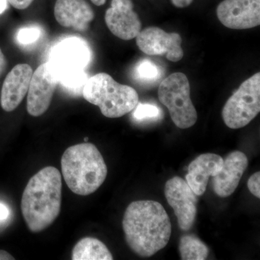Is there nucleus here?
Listing matches in <instances>:
<instances>
[{"label":"nucleus","mask_w":260,"mask_h":260,"mask_svg":"<svg viewBox=\"0 0 260 260\" xmlns=\"http://www.w3.org/2000/svg\"><path fill=\"white\" fill-rule=\"evenodd\" d=\"M122 226L128 246L142 257H150L164 249L172 234L167 211L153 200L130 203L124 214Z\"/></svg>","instance_id":"obj_1"},{"label":"nucleus","mask_w":260,"mask_h":260,"mask_svg":"<svg viewBox=\"0 0 260 260\" xmlns=\"http://www.w3.org/2000/svg\"><path fill=\"white\" fill-rule=\"evenodd\" d=\"M61 176L56 168L47 167L30 178L21 200L22 214L32 233L50 226L59 215L61 204Z\"/></svg>","instance_id":"obj_2"},{"label":"nucleus","mask_w":260,"mask_h":260,"mask_svg":"<svg viewBox=\"0 0 260 260\" xmlns=\"http://www.w3.org/2000/svg\"><path fill=\"white\" fill-rule=\"evenodd\" d=\"M61 167L70 190L82 196L95 192L106 180L108 173L102 153L89 143L67 149L61 156Z\"/></svg>","instance_id":"obj_3"},{"label":"nucleus","mask_w":260,"mask_h":260,"mask_svg":"<svg viewBox=\"0 0 260 260\" xmlns=\"http://www.w3.org/2000/svg\"><path fill=\"white\" fill-rule=\"evenodd\" d=\"M82 94L87 102L99 107L103 115L108 118L125 115L134 110L139 101L134 88L118 83L104 73L88 78Z\"/></svg>","instance_id":"obj_4"},{"label":"nucleus","mask_w":260,"mask_h":260,"mask_svg":"<svg viewBox=\"0 0 260 260\" xmlns=\"http://www.w3.org/2000/svg\"><path fill=\"white\" fill-rule=\"evenodd\" d=\"M158 99L169 109L177 127L188 129L198 120V113L191 102L190 85L185 75L175 73L162 80L158 88Z\"/></svg>","instance_id":"obj_5"},{"label":"nucleus","mask_w":260,"mask_h":260,"mask_svg":"<svg viewBox=\"0 0 260 260\" xmlns=\"http://www.w3.org/2000/svg\"><path fill=\"white\" fill-rule=\"evenodd\" d=\"M260 112V73L242 83L225 103L222 116L231 129H240L249 124Z\"/></svg>","instance_id":"obj_6"},{"label":"nucleus","mask_w":260,"mask_h":260,"mask_svg":"<svg viewBox=\"0 0 260 260\" xmlns=\"http://www.w3.org/2000/svg\"><path fill=\"white\" fill-rule=\"evenodd\" d=\"M59 83L57 71L51 61L37 68L32 73L27 93V110L30 115L39 116L47 112Z\"/></svg>","instance_id":"obj_7"},{"label":"nucleus","mask_w":260,"mask_h":260,"mask_svg":"<svg viewBox=\"0 0 260 260\" xmlns=\"http://www.w3.org/2000/svg\"><path fill=\"white\" fill-rule=\"evenodd\" d=\"M165 196L174 209L181 230L187 232L194 223L198 205V195L186 181L174 177L166 183Z\"/></svg>","instance_id":"obj_8"},{"label":"nucleus","mask_w":260,"mask_h":260,"mask_svg":"<svg viewBox=\"0 0 260 260\" xmlns=\"http://www.w3.org/2000/svg\"><path fill=\"white\" fill-rule=\"evenodd\" d=\"M140 50L148 55L166 56L168 60L177 62L182 59V39L177 32H166L158 27H149L140 30L136 37Z\"/></svg>","instance_id":"obj_9"},{"label":"nucleus","mask_w":260,"mask_h":260,"mask_svg":"<svg viewBox=\"0 0 260 260\" xmlns=\"http://www.w3.org/2000/svg\"><path fill=\"white\" fill-rule=\"evenodd\" d=\"M216 13L218 20L226 28H254L260 24V0H223Z\"/></svg>","instance_id":"obj_10"},{"label":"nucleus","mask_w":260,"mask_h":260,"mask_svg":"<svg viewBox=\"0 0 260 260\" xmlns=\"http://www.w3.org/2000/svg\"><path fill=\"white\" fill-rule=\"evenodd\" d=\"M105 22L110 31L122 40L135 39L141 30V21L132 0H112L105 13Z\"/></svg>","instance_id":"obj_11"},{"label":"nucleus","mask_w":260,"mask_h":260,"mask_svg":"<svg viewBox=\"0 0 260 260\" xmlns=\"http://www.w3.org/2000/svg\"><path fill=\"white\" fill-rule=\"evenodd\" d=\"M88 44L76 37L68 38L53 47L49 56L58 71L84 70L90 60Z\"/></svg>","instance_id":"obj_12"},{"label":"nucleus","mask_w":260,"mask_h":260,"mask_svg":"<svg viewBox=\"0 0 260 260\" xmlns=\"http://www.w3.org/2000/svg\"><path fill=\"white\" fill-rule=\"evenodd\" d=\"M32 73L31 67L27 64L15 65L8 73L0 95V104L3 110L13 112L21 104L28 93Z\"/></svg>","instance_id":"obj_13"},{"label":"nucleus","mask_w":260,"mask_h":260,"mask_svg":"<svg viewBox=\"0 0 260 260\" xmlns=\"http://www.w3.org/2000/svg\"><path fill=\"white\" fill-rule=\"evenodd\" d=\"M248 167L246 155L241 151L232 152L223 159L221 169L213 177L214 191L220 198H228L237 189Z\"/></svg>","instance_id":"obj_14"},{"label":"nucleus","mask_w":260,"mask_h":260,"mask_svg":"<svg viewBox=\"0 0 260 260\" xmlns=\"http://www.w3.org/2000/svg\"><path fill=\"white\" fill-rule=\"evenodd\" d=\"M54 17L61 26L85 31L95 14L85 0H56Z\"/></svg>","instance_id":"obj_15"},{"label":"nucleus","mask_w":260,"mask_h":260,"mask_svg":"<svg viewBox=\"0 0 260 260\" xmlns=\"http://www.w3.org/2000/svg\"><path fill=\"white\" fill-rule=\"evenodd\" d=\"M223 162V158L215 153L202 154L190 162L186 181L195 194L198 196L204 194L210 177L220 170Z\"/></svg>","instance_id":"obj_16"},{"label":"nucleus","mask_w":260,"mask_h":260,"mask_svg":"<svg viewBox=\"0 0 260 260\" xmlns=\"http://www.w3.org/2000/svg\"><path fill=\"white\" fill-rule=\"evenodd\" d=\"M112 253L95 238L85 237L77 243L72 251L73 260H112Z\"/></svg>","instance_id":"obj_17"},{"label":"nucleus","mask_w":260,"mask_h":260,"mask_svg":"<svg viewBox=\"0 0 260 260\" xmlns=\"http://www.w3.org/2000/svg\"><path fill=\"white\" fill-rule=\"evenodd\" d=\"M164 71L161 67L150 59H142L135 67L133 76L138 83L153 86L162 80Z\"/></svg>","instance_id":"obj_18"},{"label":"nucleus","mask_w":260,"mask_h":260,"mask_svg":"<svg viewBox=\"0 0 260 260\" xmlns=\"http://www.w3.org/2000/svg\"><path fill=\"white\" fill-rule=\"evenodd\" d=\"M179 249L183 260H204L209 254L208 246L193 235L183 236L179 242Z\"/></svg>","instance_id":"obj_19"},{"label":"nucleus","mask_w":260,"mask_h":260,"mask_svg":"<svg viewBox=\"0 0 260 260\" xmlns=\"http://www.w3.org/2000/svg\"><path fill=\"white\" fill-rule=\"evenodd\" d=\"M56 71L59 77V83H61L64 88L75 93L82 92L84 85L88 79L84 70L58 71L56 70Z\"/></svg>","instance_id":"obj_20"},{"label":"nucleus","mask_w":260,"mask_h":260,"mask_svg":"<svg viewBox=\"0 0 260 260\" xmlns=\"http://www.w3.org/2000/svg\"><path fill=\"white\" fill-rule=\"evenodd\" d=\"M135 109L133 116L136 120H153L158 119L160 115V109L153 104H138Z\"/></svg>","instance_id":"obj_21"},{"label":"nucleus","mask_w":260,"mask_h":260,"mask_svg":"<svg viewBox=\"0 0 260 260\" xmlns=\"http://www.w3.org/2000/svg\"><path fill=\"white\" fill-rule=\"evenodd\" d=\"M42 30L37 27H25L21 28L17 34V40L22 45H29L39 40Z\"/></svg>","instance_id":"obj_22"},{"label":"nucleus","mask_w":260,"mask_h":260,"mask_svg":"<svg viewBox=\"0 0 260 260\" xmlns=\"http://www.w3.org/2000/svg\"><path fill=\"white\" fill-rule=\"evenodd\" d=\"M260 172H256L248 180L247 186L249 191L256 198H260Z\"/></svg>","instance_id":"obj_23"},{"label":"nucleus","mask_w":260,"mask_h":260,"mask_svg":"<svg viewBox=\"0 0 260 260\" xmlns=\"http://www.w3.org/2000/svg\"><path fill=\"white\" fill-rule=\"evenodd\" d=\"M32 2L34 0H8V3L18 10L26 9L32 4Z\"/></svg>","instance_id":"obj_24"},{"label":"nucleus","mask_w":260,"mask_h":260,"mask_svg":"<svg viewBox=\"0 0 260 260\" xmlns=\"http://www.w3.org/2000/svg\"><path fill=\"white\" fill-rule=\"evenodd\" d=\"M194 0H171L174 6L178 8H184L189 6Z\"/></svg>","instance_id":"obj_25"},{"label":"nucleus","mask_w":260,"mask_h":260,"mask_svg":"<svg viewBox=\"0 0 260 260\" xmlns=\"http://www.w3.org/2000/svg\"><path fill=\"white\" fill-rule=\"evenodd\" d=\"M10 211L6 205L0 203V220H5L9 216Z\"/></svg>","instance_id":"obj_26"},{"label":"nucleus","mask_w":260,"mask_h":260,"mask_svg":"<svg viewBox=\"0 0 260 260\" xmlns=\"http://www.w3.org/2000/svg\"><path fill=\"white\" fill-rule=\"evenodd\" d=\"M15 259L11 254H9L8 251L4 250H0V260H13Z\"/></svg>","instance_id":"obj_27"},{"label":"nucleus","mask_w":260,"mask_h":260,"mask_svg":"<svg viewBox=\"0 0 260 260\" xmlns=\"http://www.w3.org/2000/svg\"><path fill=\"white\" fill-rule=\"evenodd\" d=\"M5 66V57L3 51L0 49V75L3 73Z\"/></svg>","instance_id":"obj_28"},{"label":"nucleus","mask_w":260,"mask_h":260,"mask_svg":"<svg viewBox=\"0 0 260 260\" xmlns=\"http://www.w3.org/2000/svg\"><path fill=\"white\" fill-rule=\"evenodd\" d=\"M8 0H0V15L8 8Z\"/></svg>","instance_id":"obj_29"},{"label":"nucleus","mask_w":260,"mask_h":260,"mask_svg":"<svg viewBox=\"0 0 260 260\" xmlns=\"http://www.w3.org/2000/svg\"><path fill=\"white\" fill-rule=\"evenodd\" d=\"M90 1H91L94 5H96V6H102V5L105 4L107 0H90Z\"/></svg>","instance_id":"obj_30"},{"label":"nucleus","mask_w":260,"mask_h":260,"mask_svg":"<svg viewBox=\"0 0 260 260\" xmlns=\"http://www.w3.org/2000/svg\"><path fill=\"white\" fill-rule=\"evenodd\" d=\"M89 138H84V141L85 142H88Z\"/></svg>","instance_id":"obj_31"}]
</instances>
